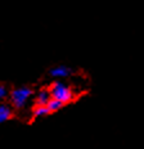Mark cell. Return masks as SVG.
Returning a JSON list of instances; mask_svg holds the SVG:
<instances>
[{
	"label": "cell",
	"instance_id": "cell-1",
	"mask_svg": "<svg viewBox=\"0 0 144 149\" xmlns=\"http://www.w3.org/2000/svg\"><path fill=\"white\" fill-rule=\"evenodd\" d=\"M49 91H50L52 98L58 99V100L63 102L64 104H68V103H71V102L75 100L73 90H72L70 86L64 85V84L61 82V81L53 82L52 86H50V89H49Z\"/></svg>",
	"mask_w": 144,
	"mask_h": 149
},
{
	"label": "cell",
	"instance_id": "cell-2",
	"mask_svg": "<svg viewBox=\"0 0 144 149\" xmlns=\"http://www.w3.org/2000/svg\"><path fill=\"white\" fill-rule=\"evenodd\" d=\"M32 95V89L27 88V86H22V88H17L10 93V100L14 108H23L26 103L29 102V99Z\"/></svg>",
	"mask_w": 144,
	"mask_h": 149
},
{
	"label": "cell",
	"instance_id": "cell-3",
	"mask_svg": "<svg viewBox=\"0 0 144 149\" xmlns=\"http://www.w3.org/2000/svg\"><path fill=\"white\" fill-rule=\"evenodd\" d=\"M72 73H73L72 68L67 66H57L50 70V76L55 79H66V77H70Z\"/></svg>",
	"mask_w": 144,
	"mask_h": 149
},
{
	"label": "cell",
	"instance_id": "cell-4",
	"mask_svg": "<svg viewBox=\"0 0 144 149\" xmlns=\"http://www.w3.org/2000/svg\"><path fill=\"white\" fill-rule=\"evenodd\" d=\"M52 95H50V91L49 89H43L39 91V94L36 95V105H46L48 102L50 100Z\"/></svg>",
	"mask_w": 144,
	"mask_h": 149
},
{
	"label": "cell",
	"instance_id": "cell-5",
	"mask_svg": "<svg viewBox=\"0 0 144 149\" xmlns=\"http://www.w3.org/2000/svg\"><path fill=\"white\" fill-rule=\"evenodd\" d=\"M12 116H13V111H12V108L9 105L7 104L0 105V123L7 122L8 120L12 118Z\"/></svg>",
	"mask_w": 144,
	"mask_h": 149
},
{
	"label": "cell",
	"instance_id": "cell-6",
	"mask_svg": "<svg viewBox=\"0 0 144 149\" xmlns=\"http://www.w3.org/2000/svg\"><path fill=\"white\" fill-rule=\"evenodd\" d=\"M64 105L66 104L63 103V102L58 100V99H54V98H50V100L48 102L46 107H48V109L50 111V113H54V112H58L59 109H62Z\"/></svg>",
	"mask_w": 144,
	"mask_h": 149
},
{
	"label": "cell",
	"instance_id": "cell-7",
	"mask_svg": "<svg viewBox=\"0 0 144 149\" xmlns=\"http://www.w3.org/2000/svg\"><path fill=\"white\" fill-rule=\"evenodd\" d=\"M49 114H50V111L48 109L46 105H36L32 112L34 118H40V117H45V116H49Z\"/></svg>",
	"mask_w": 144,
	"mask_h": 149
},
{
	"label": "cell",
	"instance_id": "cell-8",
	"mask_svg": "<svg viewBox=\"0 0 144 149\" xmlns=\"http://www.w3.org/2000/svg\"><path fill=\"white\" fill-rule=\"evenodd\" d=\"M7 97V89H5V86L0 85V99H4Z\"/></svg>",
	"mask_w": 144,
	"mask_h": 149
}]
</instances>
